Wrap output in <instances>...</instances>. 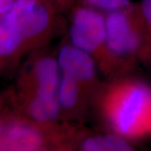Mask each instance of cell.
Listing matches in <instances>:
<instances>
[{
    "mask_svg": "<svg viewBox=\"0 0 151 151\" xmlns=\"http://www.w3.org/2000/svg\"><path fill=\"white\" fill-rule=\"evenodd\" d=\"M54 17L40 0H16L0 20V61L6 69L37 49L54 31Z\"/></svg>",
    "mask_w": 151,
    "mask_h": 151,
    "instance_id": "7a4b0ae2",
    "label": "cell"
},
{
    "mask_svg": "<svg viewBox=\"0 0 151 151\" xmlns=\"http://www.w3.org/2000/svg\"><path fill=\"white\" fill-rule=\"evenodd\" d=\"M60 73L77 81L90 94L97 88V66L96 60L72 44L60 46L56 56Z\"/></svg>",
    "mask_w": 151,
    "mask_h": 151,
    "instance_id": "52a82bcc",
    "label": "cell"
},
{
    "mask_svg": "<svg viewBox=\"0 0 151 151\" xmlns=\"http://www.w3.org/2000/svg\"><path fill=\"white\" fill-rule=\"evenodd\" d=\"M99 107L116 134L138 139L151 135V86L131 78H119L97 94Z\"/></svg>",
    "mask_w": 151,
    "mask_h": 151,
    "instance_id": "6da1fadb",
    "label": "cell"
},
{
    "mask_svg": "<svg viewBox=\"0 0 151 151\" xmlns=\"http://www.w3.org/2000/svg\"><path fill=\"white\" fill-rule=\"evenodd\" d=\"M81 151H134L122 136L102 134L90 137L83 141Z\"/></svg>",
    "mask_w": 151,
    "mask_h": 151,
    "instance_id": "9c48e42d",
    "label": "cell"
},
{
    "mask_svg": "<svg viewBox=\"0 0 151 151\" xmlns=\"http://www.w3.org/2000/svg\"><path fill=\"white\" fill-rule=\"evenodd\" d=\"M60 70L56 58L48 55L35 56L17 77L11 97L34 122L53 123L59 117Z\"/></svg>",
    "mask_w": 151,
    "mask_h": 151,
    "instance_id": "3957f363",
    "label": "cell"
},
{
    "mask_svg": "<svg viewBox=\"0 0 151 151\" xmlns=\"http://www.w3.org/2000/svg\"><path fill=\"white\" fill-rule=\"evenodd\" d=\"M87 5L109 13L129 8L130 0H84Z\"/></svg>",
    "mask_w": 151,
    "mask_h": 151,
    "instance_id": "8fae6325",
    "label": "cell"
},
{
    "mask_svg": "<svg viewBox=\"0 0 151 151\" xmlns=\"http://www.w3.org/2000/svg\"><path fill=\"white\" fill-rule=\"evenodd\" d=\"M69 35L70 44L90 55L103 73L119 71L107 45L106 18L98 11L91 8L77 9L70 22Z\"/></svg>",
    "mask_w": 151,
    "mask_h": 151,
    "instance_id": "5b68a950",
    "label": "cell"
},
{
    "mask_svg": "<svg viewBox=\"0 0 151 151\" xmlns=\"http://www.w3.org/2000/svg\"><path fill=\"white\" fill-rule=\"evenodd\" d=\"M44 144L42 131L31 122L19 117L2 121L0 151H40Z\"/></svg>",
    "mask_w": 151,
    "mask_h": 151,
    "instance_id": "8992f818",
    "label": "cell"
},
{
    "mask_svg": "<svg viewBox=\"0 0 151 151\" xmlns=\"http://www.w3.org/2000/svg\"><path fill=\"white\" fill-rule=\"evenodd\" d=\"M106 39L109 53L119 70L141 57L145 45V28L140 12L129 8L114 11L106 17Z\"/></svg>",
    "mask_w": 151,
    "mask_h": 151,
    "instance_id": "277c9868",
    "label": "cell"
},
{
    "mask_svg": "<svg viewBox=\"0 0 151 151\" xmlns=\"http://www.w3.org/2000/svg\"><path fill=\"white\" fill-rule=\"evenodd\" d=\"M139 12L144 24L145 35L141 57H145L150 54L151 50V0H142Z\"/></svg>",
    "mask_w": 151,
    "mask_h": 151,
    "instance_id": "30bf717a",
    "label": "cell"
},
{
    "mask_svg": "<svg viewBox=\"0 0 151 151\" xmlns=\"http://www.w3.org/2000/svg\"><path fill=\"white\" fill-rule=\"evenodd\" d=\"M91 94L77 81L60 73L59 101L61 110L73 111Z\"/></svg>",
    "mask_w": 151,
    "mask_h": 151,
    "instance_id": "ba28073f",
    "label": "cell"
}]
</instances>
